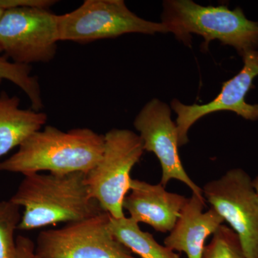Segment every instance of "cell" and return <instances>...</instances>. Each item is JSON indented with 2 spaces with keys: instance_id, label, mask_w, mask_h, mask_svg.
I'll list each match as a JSON object with an SVG mask.
<instances>
[{
  "instance_id": "cell-21",
  "label": "cell",
  "mask_w": 258,
  "mask_h": 258,
  "mask_svg": "<svg viewBox=\"0 0 258 258\" xmlns=\"http://www.w3.org/2000/svg\"><path fill=\"white\" fill-rule=\"evenodd\" d=\"M31 258H40V257H37L36 255H35V254H34V255L32 256V257Z\"/></svg>"
},
{
  "instance_id": "cell-11",
  "label": "cell",
  "mask_w": 258,
  "mask_h": 258,
  "mask_svg": "<svg viewBox=\"0 0 258 258\" xmlns=\"http://www.w3.org/2000/svg\"><path fill=\"white\" fill-rule=\"evenodd\" d=\"M187 199L166 191L160 183L152 184L132 179L123 208L134 221L147 224L157 232L166 233L174 228Z\"/></svg>"
},
{
  "instance_id": "cell-4",
  "label": "cell",
  "mask_w": 258,
  "mask_h": 258,
  "mask_svg": "<svg viewBox=\"0 0 258 258\" xmlns=\"http://www.w3.org/2000/svg\"><path fill=\"white\" fill-rule=\"evenodd\" d=\"M101 160L86 174L90 196L114 218L125 217L123 204L131 189V172L143 156V143L128 129L113 128L104 135Z\"/></svg>"
},
{
  "instance_id": "cell-6",
  "label": "cell",
  "mask_w": 258,
  "mask_h": 258,
  "mask_svg": "<svg viewBox=\"0 0 258 258\" xmlns=\"http://www.w3.org/2000/svg\"><path fill=\"white\" fill-rule=\"evenodd\" d=\"M57 15L45 8L7 9L0 21V48L15 63L30 66L55 57L59 42Z\"/></svg>"
},
{
  "instance_id": "cell-14",
  "label": "cell",
  "mask_w": 258,
  "mask_h": 258,
  "mask_svg": "<svg viewBox=\"0 0 258 258\" xmlns=\"http://www.w3.org/2000/svg\"><path fill=\"white\" fill-rule=\"evenodd\" d=\"M109 230L115 239L140 258H180L174 251L161 245L152 234L144 232L130 217L116 219L110 215Z\"/></svg>"
},
{
  "instance_id": "cell-13",
  "label": "cell",
  "mask_w": 258,
  "mask_h": 258,
  "mask_svg": "<svg viewBox=\"0 0 258 258\" xmlns=\"http://www.w3.org/2000/svg\"><path fill=\"white\" fill-rule=\"evenodd\" d=\"M20 104L18 96H10L5 91L0 93V159L47 123L46 113L22 109Z\"/></svg>"
},
{
  "instance_id": "cell-17",
  "label": "cell",
  "mask_w": 258,
  "mask_h": 258,
  "mask_svg": "<svg viewBox=\"0 0 258 258\" xmlns=\"http://www.w3.org/2000/svg\"><path fill=\"white\" fill-rule=\"evenodd\" d=\"M203 258H246L240 239L230 227L220 225L205 246Z\"/></svg>"
},
{
  "instance_id": "cell-20",
  "label": "cell",
  "mask_w": 258,
  "mask_h": 258,
  "mask_svg": "<svg viewBox=\"0 0 258 258\" xmlns=\"http://www.w3.org/2000/svg\"><path fill=\"white\" fill-rule=\"evenodd\" d=\"M252 184H253L254 189L258 195V175L254 179H252Z\"/></svg>"
},
{
  "instance_id": "cell-16",
  "label": "cell",
  "mask_w": 258,
  "mask_h": 258,
  "mask_svg": "<svg viewBox=\"0 0 258 258\" xmlns=\"http://www.w3.org/2000/svg\"><path fill=\"white\" fill-rule=\"evenodd\" d=\"M20 208L10 200L0 202V258H14L15 232L21 220Z\"/></svg>"
},
{
  "instance_id": "cell-7",
  "label": "cell",
  "mask_w": 258,
  "mask_h": 258,
  "mask_svg": "<svg viewBox=\"0 0 258 258\" xmlns=\"http://www.w3.org/2000/svg\"><path fill=\"white\" fill-rule=\"evenodd\" d=\"M110 215L70 222L40 232L35 254L40 258H137L109 230Z\"/></svg>"
},
{
  "instance_id": "cell-12",
  "label": "cell",
  "mask_w": 258,
  "mask_h": 258,
  "mask_svg": "<svg viewBox=\"0 0 258 258\" xmlns=\"http://www.w3.org/2000/svg\"><path fill=\"white\" fill-rule=\"evenodd\" d=\"M205 208V199L192 194L164 239V246L174 252H184L187 258H203L205 241L225 222L215 209L204 212Z\"/></svg>"
},
{
  "instance_id": "cell-10",
  "label": "cell",
  "mask_w": 258,
  "mask_h": 258,
  "mask_svg": "<svg viewBox=\"0 0 258 258\" xmlns=\"http://www.w3.org/2000/svg\"><path fill=\"white\" fill-rule=\"evenodd\" d=\"M243 68L232 79L223 83L220 93L215 99L203 105H185L179 100L171 102V108L177 115L176 119L179 147L189 142L188 132L198 120L215 112L232 111L246 120H258V104H249L245 96L253 87L258 76V48L241 56Z\"/></svg>"
},
{
  "instance_id": "cell-18",
  "label": "cell",
  "mask_w": 258,
  "mask_h": 258,
  "mask_svg": "<svg viewBox=\"0 0 258 258\" xmlns=\"http://www.w3.org/2000/svg\"><path fill=\"white\" fill-rule=\"evenodd\" d=\"M35 244L28 237L19 235L16 238V253L14 258H31L35 254Z\"/></svg>"
},
{
  "instance_id": "cell-19",
  "label": "cell",
  "mask_w": 258,
  "mask_h": 258,
  "mask_svg": "<svg viewBox=\"0 0 258 258\" xmlns=\"http://www.w3.org/2000/svg\"><path fill=\"white\" fill-rule=\"evenodd\" d=\"M5 10H6V9H5V7L3 6L2 0H0V21H1V19L3 18V15H4ZM2 54H3V52H2L1 48H0V55H2Z\"/></svg>"
},
{
  "instance_id": "cell-3",
  "label": "cell",
  "mask_w": 258,
  "mask_h": 258,
  "mask_svg": "<svg viewBox=\"0 0 258 258\" xmlns=\"http://www.w3.org/2000/svg\"><path fill=\"white\" fill-rule=\"evenodd\" d=\"M163 8L161 23L185 45L189 46L191 34H196L206 45L217 40L240 56L258 48V23L246 18L240 8L205 7L191 0H166Z\"/></svg>"
},
{
  "instance_id": "cell-2",
  "label": "cell",
  "mask_w": 258,
  "mask_h": 258,
  "mask_svg": "<svg viewBox=\"0 0 258 258\" xmlns=\"http://www.w3.org/2000/svg\"><path fill=\"white\" fill-rule=\"evenodd\" d=\"M86 174L25 175L12 203L24 208L18 230H36L62 222L79 221L104 212L90 196Z\"/></svg>"
},
{
  "instance_id": "cell-9",
  "label": "cell",
  "mask_w": 258,
  "mask_h": 258,
  "mask_svg": "<svg viewBox=\"0 0 258 258\" xmlns=\"http://www.w3.org/2000/svg\"><path fill=\"white\" fill-rule=\"evenodd\" d=\"M171 114L170 107L154 98L139 111L134 125L139 132L144 151L154 153L160 162V184L166 187L171 179L178 180L186 184L192 194L205 198L203 188L188 175L180 159L177 128Z\"/></svg>"
},
{
  "instance_id": "cell-8",
  "label": "cell",
  "mask_w": 258,
  "mask_h": 258,
  "mask_svg": "<svg viewBox=\"0 0 258 258\" xmlns=\"http://www.w3.org/2000/svg\"><path fill=\"white\" fill-rule=\"evenodd\" d=\"M203 196L238 236L246 258H258V195L240 168L205 184Z\"/></svg>"
},
{
  "instance_id": "cell-15",
  "label": "cell",
  "mask_w": 258,
  "mask_h": 258,
  "mask_svg": "<svg viewBox=\"0 0 258 258\" xmlns=\"http://www.w3.org/2000/svg\"><path fill=\"white\" fill-rule=\"evenodd\" d=\"M4 80L23 91L31 103L32 110L41 111L43 103L40 83L36 76H32L30 66L15 63L6 56L0 55V84Z\"/></svg>"
},
{
  "instance_id": "cell-1",
  "label": "cell",
  "mask_w": 258,
  "mask_h": 258,
  "mask_svg": "<svg viewBox=\"0 0 258 258\" xmlns=\"http://www.w3.org/2000/svg\"><path fill=\"white\" fill-rule=\"evenodd\" d=\"M105 137L88 128L68 132L47 125L32 134L16 153L0 161V171L27 174L48 171L87 174L101 160Z\"/></svg>"
},
{
  "instance_id": "cell-5",
  "label": "cell",
  "mask_w": 258,
  "mask_h": 258,
  "mask_svg": "<svg viewBox=\"0 0 258 258\" xmlns=\"http://www.w3.org/2000/svg\"><path fill=\"white\" fill-rule=\"evenodd\" d=\"M60 41L88 43L129 33H167L162 23L139 18L123 0H86L71 13L57 15Z\"/></svg>"
}]
</instances>
